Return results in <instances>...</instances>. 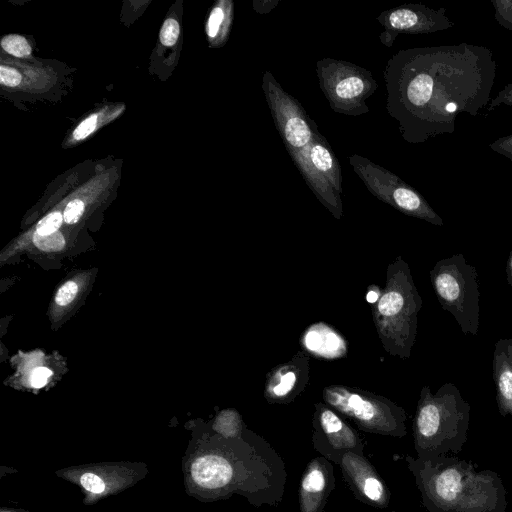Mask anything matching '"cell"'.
<instances>
[{
    "mask_svg": "<svg viewBox=\"0 0 512 512\" xmlns=\"http://www.w3.org/2000/svg\"><path fill=\"white\" fill-rule=\"evenodd\" d=\"M481 47H433L402 50L387 63V110L403 137L421 142L448 131V104L475 114L491 89L494 63Z\"/></svg>",
    "mask_w": 512,
    "mask_h": 512,
    "instance_id": "obj_1",
    "label": "cell"
},
{
    "mask_svg": "<svg viewBox=\"0 0 512 512\" xmlns=\"http://www.w3.org/2000/svg\"><path fill=\"white\" fill-rule=\"evenodd\" d=\"M424 508L429 512H505L507 492L498 473L443 455L405 456Z\"/></svg>",
    "mask_w": 512,
    "mask_h": 512,
    "instance_id": "obj_2",
    "label": "cell"
},
{
    "mask_svg": "<svg viewBox=\"0 0 512 512\" xmlns=\"http://www.w3.org/2000/svg\"><path fill=\"white\" fill-rule=\"evenodd\" d=\"M470 411V404L453 383H444L435 394L424 385L412 423L417 458L459 453L467 441Z\"/></svg>",
    "mask_w": 512,
    "mask_h": 512,
    "instance_id": "obj_3",
    "label": "cell"
},
{
    "mask_svg": "<svg viewBox=\"0 0 512 512\" xmlns=\"http://www.w3.org/2000/svg\"><path fill=\"white\" fill-rule=\"evenodd\" d=\"M422 303L408 263L397 256L388 264L382 294L372 305L379 340L389 355L410 358Z\"/></svg>",
    "mask_w": 512,
    "mask_h": 512,
    "instance_id": "obj_4",
    "label": "cell"
},
{
    "mask_svg": "<svg viewBox=\"0 0 512 512\" xmlns=\"http://www.w3.org/2000/svg\"><path fill=\"white\" fill-rule=\"evenodd\" d=\"M324 403L352 421L363 432L402 438L407 434V414L382 395L341 384L325 386Z\"/></svg>",
    "mask_w": 512,
    "mask_h": 512,
    "instance_id": "obj_5",
    "label": "cell"
},
{
    "mask_svg": "<svg viewBox=\"0 0 512 512\" xmlns=\"http://www.w3.org/2000/svg\"><path fill=\"white\" fill-rule=\"evenodd\" d=\"M430 280L443 310L448 311L465 335L476 336L480 324V291L477 271L462 253L438 260Z\"/></svg>",
    "mask_w": 512,
    "mask_h": 512,
    "instance_id": "obj_6",
    "label": "cell"
},
{
    "mask_svg": "<svg viewBox=\"0 0 512 512\" xmlns=\"http://www.w3.org/2000/svg\"><path fill=\"white\" fill-rule=\"evenodd\" d=\"M316 73L334 112L349 116L369 112L366 100L378 87L370 71L347 61L324 58L316 62Z\"/></svg>",
    "mask_w": 512,
    "mask_h": 512,
    "instance_id": "obj_7",
    "label": "cell"
},
{
    "mask_svg": "<svg viewBox=\"0 0 512 512\" xmlns=\"http://www.w3.org/2000/svg\"><path fill=\"white\" fill-rule=\"evenodd\" d=\"M291 158L318 200L341 219V167L326 139L317 130L310 143Z\"/></svg>",
    "mask_w": 512,
    "mask_h": 512,
    "instance_id": "obj_8",
    "label": "cell"
},
{
    "mask_svg": "<svg viewBox=\"0 0 512 512\" xmlns=\"http://www.w3.org/2000/svg\"><path fill=\"white\" fill-rule=\"evenodd\" d=\"M355 173L379 200L400 212L442 226L443 221L425 199L397 175L359 155L348 158Z\"/></svg>",
    "mask_w": 512,
    "mask_h": 512,
    "instance_id": "obj_9",
    "label": "cell"
},
{
    "mask_svg": "<svg viewBox=\"0 0 512 512\" xmlns=\"http://www.w3.org/2000/svg\"><path fill=\"white\" fill-rule=\"evenodd\" d=\"M262 89L278 130L289 155L303 149L318 130L301 104L276 81L270 71L262 78Z\"/></svg>",
    "mask_w": 512,
    "mask_h": 512,
    "instance_id": "obj_10",
    "label": "cell"
},
{
    "mask_svg": "<svg viewBox=\"0 0 512 512\" xmlns=\"http://www.w3.org/2000/svg\"><path fill=\"white\" fill-rule=\"evenodd\" d=\"M312 444L316 452L333 464L347 452L365 456L359 433L337 411L324 402H317L312 418Z\"/></svg>",
    "mask_w": 512,
    "mask_h": 512,
    "instance_id": "obj_11",
    "label": "cell"
},
{
    "mask_svg": "<svg viewBox=\"0 0 512 512\" xmlns=\"http://www.w3.org/2000/svg\"><path fill=\"white\" fill-rule=\"evenodd\" d=\"M338 465L344 481L358 501L379 509L389 506L391 492L374 465L365 456L347 452L341 457Z\"/></svg>",
    "mask_w": 512,
    "mask_h": 512,
    "instance_id": "obj_12",
    "label": "cell"
},
{
    "mask_svg": "<svg viewBox=\"0 0 512 512\" xmlns=\"http://www.w3.org/2000/svg\"><path fill=\"white\" fill-rule=\"evenodd\" d=\"M310 356L299 350L289 361L274 367L266 377L264 398L270 404H288L306 388L310 376Z\"/></svg>",
    "mask_w": 512,
    "mask_h": 512,
    "instance_id": "obj_13",
    "label": "cell"
},
{
    "mask_svg": "<svg viewBox=\"0 0 512 512\" xmlns=\"http://www.w3.org/2000/svg\"><path fill=\"white\" fill-rule=\"evenodd\" d=\"M378 21L384 27L380 41L391 47L398 33H428L441 27L439 14L419 5H405L382 12Z\"/></svg>",
    "mask_w": 512,
    "mask_h": 512,
    "instance_id": "obj_14",
    "label": "cell"
},
{
    "mask_svg": "<svg viewBox=\"0 0 512 512\" xmlns=\"http://www.w3.org/2000/svg\"><path fill=\"white\" fill-rule=\"evenodd\" d=\"M335 484L333 463L321 455L312 458L307 463L299 484L300 512H324Z\"/></svg>",
    "mask_w": 512,
    "mask_h": 512,
    "instance_id": "obj_15",
    "label": "cell"
},
{
    "mask_svg": "<svg viewBox=\"0 0 512 512\" xmlns=\"http://www.w3.org/2000/svg\"><path fill=\"white\" fill-rule=\"evenodd\" d=\"M299 343L309 356L319 359H340L348 352V343L344 336L325 322L313 323L307 327Z\"/></svg>",
    "mask_w": 512,
    "mask_h": 512,
    "instance_id": "obj_16",
    "label": "cell"
},
{
    "mask_svg": "<svg viewBox=\"0 0 512 512\" xmlns=\"http://www.w3.org/2000/svg\"><path fill=\"white\" fill-rule=\"evenodd\" d=\"M492 374L496 402L502 417H512V339H499L494 348Z\"/></svg>",
    "mask_w": 512,
    "mask_h": 512,
    "instance_id": "obj_17",
    "label": "cell"
},
{
    "mask_svg": "<svg viewBox=\"0 0 512 512\" xmlns=\"http://www.w3.org/2000/svg\"><path fill=\"white\" fill-rule=\"evenodd\" d=\"M232 3L227 2L226 6H215L209 15L207 21V35L209 38H216L226 23L232 16Z\"/></svg>",
    "mask_w": 512,
    "mask_h": 512,
    "instance_id": "obj_18",
    "label": "cell"
},
{
    "mask_svg": "<svg viewBox=\"0 0 512 512\" xmlns=\"http://www.w3.org/2000/svg\"><path fill=\"white\" fill-rule=\"evenodd\" d=\"M2 48L9 54L16 57H26L31 54V46L27 40L17 34H9L1 40Z\"/></svg>",
    "mask_w": 512,
    "mask_h": 512,
    "instance_id": "obj_19",
    "label": "cell"
},
{
    "mask_svg": "<svg viewBox=\"0 0 512 512\" xmlns=\"http://www.w3.org/2000/svg\"><path fill=\"white\" fill-rule=\"evenodd\" d=\"M33 242L39 249L46 252L58 251L65 245V240L58 231L49 235H40L36 232L33 237Z\"/></svg>",
    "mask_w": 512,
    "mask_h": 512,
    "instance_id": "obj_20",
    "label": "cell"
},
{
    "mask_svg": "<svg viewBox=\"0 0 512 512\" xmlns=\"http://www.w3.org/2000/svg\"><path fill=\"white\" fill-rule=\"evenodd\" d=\"M179 32L178 22L173 18L166 19L159 33L160 42L164 46L174 45L178 39Z\"/></svg>",
    "mask_w": 512,
    "mask_h": 512,
    "instance_id": "obj_21",
    "label": "cell"
},
{
    "mask_svg": "<svg viewBox=\"0 0 512 512\" xmlns=\"http://www.w3.org/2000/svg\"><path fill=\"white\" fill-rule=\"evenodd\" d=\"M62 221L63 215L60 212H52L39 221L36 232L40 235L53 234L57 232Z\"/></svg>",
    "mask_w": 512,
    "mask_h": 512,
    "instance_id": "obj_22",
    "label": "cell"
},
{
    "mask_svg": "<svg viewBox=\"0 0 512 512\" xmlns=\"http://www.w3.org/2000/svg\"><path fill=\"white\" fill-rule=\"evenodd\" d=\"M98 115L92 114L84 119L74 130L73 137L76 140H82L88 137L96 128Z\"/></svg>",
    "mask_w": 512,
    "mask_h": 512,
    "instance_id": "obj_23",
    "label": "cell"
},
{
    "mask_svg": "<svg viewBox=\"0 0 512 512\" xmlns=\"http://www.w3.org/2000/svg\"><path fill=\"white\" fill-rule=\"evenodd\" d=\"M78 291L77 284L69 281L60 287L58 290L55 301L60 306L69 304L76 296Z\"/></svg>",
    "mask_w": 512,
    "mask_h": 512,
    "instance_id": "obj_24",
    "label": "cell"
},
{
    "mask_svg": "<svg viewBox=\"0 0 512 512\" xmlns=\"http://www.w3.org/2000/svg\"><path fill=\"white\" fill-rule=\"evenodd\" d=\"M84 212V203L75 199L70 201L63 213V219L66 223L72 224L79 220Z\"/></svg>",
    "mask_w": 512,
    "mask_h": 512,
    "instance_id": "obj_25",
    "label": "cell"
},
{
    "mask_svg": "<svg viewBox=\"0 0 512 512\" xmlns=\"http://www.w3.org/2000/svg\"><path fill=\"white\" fill-rule=\"evenodd\" d=\"M80 481H81L82 486L86 490H88L92 493L99 494L105 490L104 482L102 481V479L99 476H97L94 473H90V472L84 473L81 476Z\"/></svg>",
    "mask_w": 512,
    "mask_h": 512,
    "instance_id": "obj_26",
    "label": "cell"
},
{
    "mask_svg": "<svg viewBox=\"0 0 512 512\" xmlns=\"http://www.w3.org/2000/svg\"><path fill=\"white\" fill-rule=\"evenodd\" d=\"M0 81L6 86L15 87L21 82V74L12 67L1 65Z\"/></svg>",
    "mask_w": 512,
    "mask_h": 512,
    "instance_id": "obj_27",
    "label": "cell"
},
{
    "mask_svg": "<svg viewBox=\"0 0 512 512\" xmlns=\"http://www.w3.org/2000/svg\"><path fill=\"white\" fill-rule=\"evenodd\" d=\"M52 374L51 370L45 367L36 368L31 376V383L35 388L43 387Z\"/></svg>",
    "mask_w": 512,
    "mask_h": 512,
    "instance_id": "obj_28",
    "label": "cell"
},
{
    "mask_svg": "<svg viewBox=\"0 0 512 512\" xmlns=\"http://www.w3.org/2000/svg\"><path fill=\"white\" fill-rule=\"evenodd\" d=\"M382 290L378 285L371 284L366 291V301L374 305L379 300Z\"/></svg>",
    "mask_w": 512,
    "mask_h": 512,
    "instance_id": "obj_29",
    "label": "cell"
},
{
    "mask_svg": "<svg viewBox=\"0 0 512 512\" xmlns=\"http://www.w3.org/2000/svg\"><path fill=\"white\" fill-rule=\"evenodd\" d=\"M253 5H256V6L259 5L260 9L257 10V12L264 14V13H268L271 9H273L277 5V2H275V1H254ZM259 7H254V10L258 9Z\"/></svg>",
    "mask_w": 512,
    "mask_h": 512,
    "instance_id": "obj_30",
    "label": "cell"
},
{
    "mask_svg": "<svg viewBox=\"0 0 512 512\" xmlns=\"http://www.w3.org/2000/svg\"><path fill=\"white\" fill-rule=\"evenodd\" d=\"M497 148L503 151L502 153H505L512 158V137H509L497 144Z\"/></svg>",
    "mask_w": 512,
    "mask_h": 512,
    "instance_id": "obj_31",
    "label": "cell"
},
{
    "mask_svg": "<svg viewBox=\"0 0 512 512\" xmlns=\"http://www.w3.org/2000/svg\"><path fill=\"white\" fill-rule=\"evenodd\" d=\"M505 271H506L507 282L512 287V248H511V251L509 253L507 262H506Z\"/></svg>",
    "mask_w": 512,
    "mask_h": 512,
    "instance_id": "obj_32",
    "label": "cell"
}]
</instances>
